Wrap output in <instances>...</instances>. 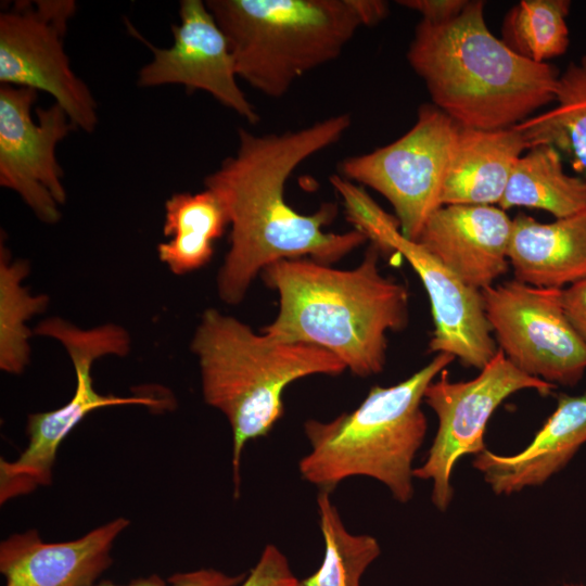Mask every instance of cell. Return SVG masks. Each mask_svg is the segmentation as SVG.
<instances>
[{
	"instance_id": "obj_8",
	"label": "cell",
	"mask_w": 586,
	"mask_h": 586,
	"mask_svg": "<svg viewBox=\"0 0 586 586\" xmlns=\"http://www.w3.org/2000/svg\"><path fill=\"white\" fill-rule=\"evenodd\" d=\"M460 126L433 104H423L415 125L394 142L345 158L340 171L368 186L393 206L402 234L417 241L441 205V193Z\"/></svg>"
},
{
	"instance_id": "obj_10",
	"label": "cell",
	"mask_w": 586,
	"mask_h": 586,
	"mask_svg": "<svg viewBox=\"0 0 586 586\" xmlns=\"http://www.w3.org/2000/svg\"><path fill=\"white\" fill-rule=\"evenodd\" d=\"M555 387L519 370L500 349L470 381L451 382L445 369L430 383L423 399L436 413L438 429L425 462L413 469V477L433 482L432 501L441 511L453 498L450 476L456 461L486 449L485 429L496 408L518 391L531 388L548 395Z\"/></svg>"
},
{
	"instance_id": "obj_2",
	"label": "cell",
	"mask_w": 586,
	"mask_h": 586,
	"mask_svg": "<svg viewBox=\"0 0 586 586\" xmlns=\"http://www.w3.org/2000/svg\"><path fill=\"white\" fill-rule=\"evenodd\" d=\"M381 251L371 243L362 262L341 270L310 258L283 259L262 278L279 295L276 319L262 332L289 342L321 347L354 374L380 373L386 360L387 332L408 323L406 286L382 276Z\"/></svg>"
},
{
	"instance_id": "obj_15",
	"label": "cell",
	"mask_w": 586,
	"mask_h": 586,
	"mask_svg": "<svg viewBox=\"0 0 586 586\" xmlns=\"http://www.w3.org/2000/svg\"><path fill=\"white\" fill-rule=\"evenodd\" d=\"M512 219L494 205H444L417 242L467 285L482 291L508 270Z\"/></svg>"
},
{
	"instance_id": "obj_14",
	"label": "cell",
	"mask_w": 586,
	"mask_h": 586,
	"mask_svg": "<svg viewBox=\"0 0 586 586\" xmlns=\"http://www.w3.org/2000/svg\"><path fill=\"white\" fill-rule=\"evenodd\" d=\"M373 244L381 252L403 255L423 283L434 323L430 352L449 354L464 366L483 369L498 348L482 292L463 283L417 241L405 238L399 222L384 227Z\"/></svg>"
},
{
	"instance_id": "obj_26",
	"label": "cell",
	"mask_w": 586,
	"mask_h": 586,
	"mask_svg": "<svg viewBox=\"0 0 586 586\" xmlns=\"http://www.w3.org/2000/svg\"><path fill=\"white\" fill-rule=\"evenodd\" d=\"M245 574L229 575L214 569H201L190 572H179L173 574L167 579L158 575L132 581L127 585H116L104 582L93 586H237L243 583Z\"/></svg>"
},
{
	"instance_id": "obj_17",
	"label": "cell",
	"mask_w": 586,
	"mask_h": 586,
	"mask_svg": "<svg viewBox=\"0 0 586 586\" xmlns=\"http://www.w3.org/2000/svg\"><path fill=\"white\" fill-rule=\"evenodd\" d=\"M585 442L586 392L577 396L563 394L525 449L512 456L485 449L477 454L473 466L496 494L508 495L543 484L563 468Z\"/></svg>"
},
{
	"instance_id": "obj_24",
	"label": "cell",
	"mask_w": 586,
	"mask_h": 586,
	"mask_svg": "<svg viewBox=\"0 0 586 586\" xmlns=\"http://www.w3.org/2000/svg\"><path fill=\"white\" fill-rule=\"evenodd\" d=\"M330 492L319 491L317 507L324 542L320 568L296 586H360L366 569L380 556L378 540L349 533L343 524Z\"/></svg>"
},
{
	"instance_id": "obj_29",
	"label": "cell",
	"mask_w": 586,
	"mask_h": 586,
	"mask_svg": "<svg viewBox=\"0 0 586 586\" xmlns=\"http://www.w3.org/2000/svg\"><path fill=\"white\" fill-rule=\"evenodd\" d=\"M398 4L417 11L422 20L443 23L458 16L468 4L467 0H400Z\"/></svg>"
},
{
	"instance_id": "obj_3",
	"label": "cell",
	"mask_w": 586,
	"mask_h": 586,
	"mask_svg": "<svg viewBox=\"0 0 586 586\" xmlns=\"http://www.w3.org/2000/svg\"><path fill=\"white\" fill-rule=\"evenodd\" d=\"M481 0L468 1L455 18H421L407 60L424 81L433 105L463 128L517 126L555 101L559 72L528 61L488 29Z\"/></svg>"
},
{
	"instance_id": "obj_6",
	"label": "cell",
	"mask_w": 586,
	"mask_h": 586,
	"mask_svg": "<svg viewBox=\"0 0 586 586\" xmlns=\"http://www.w3.org/2000/svg\"><path fill=\"white\" fill-rule=\"evenodd\" d=\"M456 358L440 353L423 368L392 386H373L353 411L331 421L307 420L310 451L298 463L303 480L332 492L352 476L383 483L393 497L408 502L413 495V458L428 428L421 409L424 392Z\"/></svg>"
},
{
	"instance_id": "obj_11",
	"label": "cell",
	"mask_w": 586,
	"mask_h": 586,
	"mask_svg": "<svg viewBox=\"0 0 586 586\" xmlns=\"http://www.w3.org/2000/svg\"><path fill=\"white\" fill-rule=\"evenodd\" d=\"M481 292L499 349L513 366L555 385L582 379L586 344L564 313L561 289L513 280Z\"/></svg>"
},
{
	"instance_id": "obj_7",
	"label": "cell",
	"mask_w": 586,
	"mask_h": 586,
	"mask_svg": "<svg viewBox=\"0 0 586 586\" xmlns=\"http://www.w3.org/2000/svg\"><path fill=\"white\" fill-rule=\"evenodd\" d=\"M34 332L62 344L75 369L76 387L64 406L28 416L26 448L13 461L0 460L1 504L51 484L62 442L90 412L124 405L164 406L162 400L150 396L123 397L95 391L91 375L95 360L109 355L124 357L130 351V336L125 328L105 323L82 329L60 317H51L38 323Z\"/></svg>"
},
{
	"instance_id": "obj_1",
	"label": "cell",
	"mask_w": 586,
	"mask_h": 586,
	"mask_svg": "<svg viewBox=\"0 0 586 586\" xmlns=\"http://www.w3.org/2000/svg\"><path fill=\"white\" fill-rule=\"evenodd\" d=\"M352 125L348 114L298 130L255 135L238 129V148L204 178L229 219V250L217 275L221 301L242 302L257 275L283 259L310 258L331 265L366 242L357 229L326 232L336 216L333 203L311 215L296 212L284 195L290 175L306 158L336 143Z\"/></svg>"
},
{
	"instance_id": "obj_22",
	"label": "cell",
	"mask_w": 586,
	"mask_h": 586,
	"mask_svg": "<svg viewBox=\"0 0 586 586\" xmlns=\"http://www.w3.org/2000/svg\"><path fill=\"white\" fill-rule=\"evenodd\" d=\"M556 106L513 126L528 149L551 145L565 152L586 180V55L560 74Z\"/></svg>"
},
{
	"instance_id": "obj_9",
	"label": "cell",
	"mask_w": 586,
	"mask_h": 586,
	"mask_svg": "<svg viewBox=\"0 0 586 586\" xmlns=\"http://www.w3.org/2000/svg\"><path fill=\"white\" fill-rule=\"evenodd\" d=\"M73 0L16 1L0 14V82L49 93L76 129L92 132L97 102L64 48Z\"/></svg>"
},
{
	"instance_id": "obj_27",
	"label": "cell",
	"mask_w": 586,
	"mask_h": 586,
	"mask_svg": "<svg viewBox=\"0 0 586 586\" xmlns=\"http://www.w3.org/2000/svg\"><path fill=\"white\" fill-rule=\"evenodd\" d=\"M286 557L275 545H267L241 586H296Z\"/></svg>"
},
{
	"instance_id": "obj_5",
	"label": "cell",
	"mask_w": 586,
	"mask_h": 586,
	"mask_svg": "<svg viewBox=\"0 0 586 586\" xmlns=\"http://www.w3.org/2000/svg\"><path fill=\"white\" fill-rule=\"evenodd\" d=\"M239 78L271 98L342 53L360 27L381 22V0H207Z\"/></svg>"
},
{
	"instance_id": "obj_12",
	"label": "cell",
	"mask_w": 586,
	"mask_h": 586,
	"mask_svg": "<svg viewBox=\"0 0 586 586\" xmlns=\"http://www.w3.org/2000/svg\"><path fill=\"white\" fill-rule=\"evenodd\" d=\"M36 99L34 89L0 87V184L15 192L40 221L53 225L67 199L56 146L76 128L56 103L37 107L35 120Z\"/></svg>"
},
{
	"instance_id": "obj_18",
	"label": "cell",
	"mask_w": 586,
	"mask_h": 586,
	"mask_svg": "<svg viewBox=\"0 0 586 586\" xmlns=\"http://www.w3.org/2000/svg\"><path fill=\"white\" fill-rule=\"evenodd\" d=\"M508 258L515 280L534 286L563 289L586 279V208L546 224L517 215Z\"/></svg>"
},
{
	"instance_id": "obj_23",
	"label": "cell",
	"mask_w": 586,
	"mask_h": 586,
	"mask_svg": "<svg viewBox=\"0 0 586 586\" xmlns=\"http://www.w3.org/2000/svg\"><path fill=\"white\" fill-rule=\"evenodd\" d=\"M28 272V263L13 259L1 238L0 368L11 374H21L29 364L31 331L26 322L49 303L47 295H31L22 284Z\"/></svg>"
},
{
	"instance_id": "obj_16",
	"label": "cell",
	"mask_w": 586,
	"mask_h": 586,
	"mask_svg": "<svg viewBox=\"0 0 586 586\" xmlns=\"http://www.w3.org/2000/svg\"><path fill=\"white\" fill-rule=\"evenodd\" d=\"M128 525V519L117 518L62 543H44L37 530L13 534L0 544L4 586H93L112 564L113 544Z\"/></svg>"
},
{
	"instance_id": "obj_28",
	"label": "cell",
	"mask_w": 586,
	"mask_h": 586,
	"mask_svg": "<svg viewBox=\"0 0 586 586\" xmlns=\"http://www.w3.org/2000/svg\"><path fill=\"white\" fill-rule=\"evenodd\" d=\"M561 303L572 327L586 344V279L561 289Z\"/></svg>"
},
{
	"instance_id": "obj_19",
	"label": "cell",
	"mask_w": 586,
	"mask_h": 586,
	"mask_svg": "<svg viewBox=\"0 0 586 586\" xmlns=\"http://www.w3.org/2000/svg\"><path fill=\"white\" fill-rule=\"evenodd\" d=\"M528 150L514 127L459 128L444 179L441 205L499 204L513 167Z\"/></svg>"
},
{
	"instance_id": "obj_13",
	"label": "cell",
	"mask_w": 586,
	"mask_h": 586,
	"mask_svg": "<svg viewBox=\"0 0 586 586\" xmlns=\"http://www.w3.org/2000/svg\"><path fill=\"white\" fill-rule=\"evenodd\" d=\"M178 13L179 23L171 26L174 42L167 48L152 46L131 28L153 54L138 73V86L179 85L189 92L205 91L247 123H258L259 114L238 85L227 38L206 3L182 0Z\"/></svg>"
},
{
	"instance_id": "obj_30",
	"label": "cell",
	"mask_w": 586,
	"mask_h": 586,
	"mask_svg": "<svg viewBox=\"0 0 586 586\" xmlns=\"http://www.w3.org/2000/svg\"><path fill=\"white\" fill-rule=\"evenodd\" d=\"M577 586H586V585H577Z\"/></svg>"
},
{
	"instance_id": "obj_20",
	"label": "cell",
	"mask_w": 586,
	"mask_h": 586,
	"mask_svg": "<svg viewBox=\"0 0 586 586\" xmlns=\"http://www.w3.org/2000/svg\"><path fill=\"white\" fill-rule=\"evenodd\" d=\"M228 225L227 212L213 191L173 194L165 202L163 234L168 240L157 245L160 260L177 276L206 266Z\"/></svg>"
},
{
	"instance_id": "obj_25",
	"label": "cell",
	"mask_w": 586,
	"mask_h": 586,
	"mask_svg": "<svg viewBox=\"0 0 586 586\" xmlns=\"http://www.w3.org/2000/svg\"><path fill=\"white\" fill-rule=\"evenodd\" d=\"M570 8L569 0H522L506 14L501 40L518 55L547 63L568 50Z\"/></svg>"
},
{
	"instance_id": "obj_21",
	"label": "cell",
	"mask_w": 586,
	"mask_h": 586,
	"mask_svg": "<svg viewBox=\"0 0 586 586\" xmlns=\"http://www.w3.org/2000/svg\"><path fill=\"white\" fill-rule=\"evenodd\" d=\"M499 205L504 211L528 207L568 217L586 208V180L565 173L556 148L536 145L515 163Z\"/></svg>"
},
{
	"instance_id": "obj_4",
	"label": "cell",
	"mask_w": 586,
	"mask_h": 586,
	"mask_svg": "<svg viewBox=\"0 0 586 586\" xmlns=\"http://www.w3.org/2000/svg\"><path fill=\"white\" fill-rule=\"evenodd\" d=\"M205 403L227 418L232 432V480L240 494L247 442L266 436L284 413L289 384L313 374L339 375L345 365L321 347L255 333L239 319L206 309L191 341Z\"/></svg>"
}]
</instances>
